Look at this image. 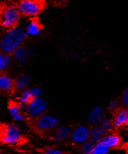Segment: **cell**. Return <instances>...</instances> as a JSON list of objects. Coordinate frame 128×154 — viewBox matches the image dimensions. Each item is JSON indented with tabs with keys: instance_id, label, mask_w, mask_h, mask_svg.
Segmentation results:
<instances>
[{
	"instance_id": "obj_1",
	"label": "cell",
	"mask_w": 128,
	"mask_h": 154,
	"mask_svg": "<svg viewBox=\"0 0 128 154\" xmlns=\"http://www.w3.org/2000/svg\"><path fill=\"white\" fill-rule=\"evenodd\" d=\"M25 28L21 25H16L8 29L0 38V51L9 54L22 46L26 37Z\"/></svg>"
},
{
	"instance_id": "obj_2",
	"label": "cell",
	"mask_w": 128,
	"mask_h": 154,
	"mask_svg": "<svg viewBox=\"0 0 128 154\" xmlns=\"http://www.w3.org/2000/svg\"><path fill=\"white\" fill-rule=\"evenodd\" d=\"M23 140L22 132L16 123H10L3 125L0 130V142L8 146L20 144Z\"/></svg>"
},
{
	"instance_id": "obj_3",
	"label": "cell",
	"mask_w": 128,
	"mask_h": 154,
	"mask_svg": "<svg viewBox=\"0 0 128 154\" xmlns=\"http://www.w3.org/2000/svg\"><path fill=\"white\" fill-rule=\"evenodd\" d=\"M20 16L18 6L14 4L5 5L0 10V25L4 28H12L18 25Z\"/></svg>"
},
{
	"instance_id": "obj_4",
	"label": "cell",
	"mask_w": 128,
	"mask_h": 154,
	"mask_svg": "<svg viewBox=\"0 0 128 154\" xmlns=\"http://www.w3.org/2000/svg\"><path fill=\"white\" fill-rule=\"evenodd\" d=\"M17 6L20 14L33 18L42 11L44 5L42 0H20Z\"/></svg>"
},
{
	"instance_id": "obj_5",
	"label": "cell",
	"mask_w": 128,
	"mask_h": 154,
	"mask_svg": "<svg viewBox=\"0 0 128 154\" xmlns=\"http://www.w3.org/2000/svg\"><path fill=\"white\" fill-rule=\"evenodd\" d=\"M59 120L52 115L45 114L35 120L34 128L38 132H52L59 126Z\"/></svg>"
},
{
	"instance_id": "obj_6",
	"label": "cell",
	"mask_w": 128,
	"mask_h": 154,
	"mask_svg": "<svg viewBox=\"0 0 128 154\" xmlns=\"http://www.w3.org/2000/svg\"><path fill=\"white\" fill-rule=\"evenodd\" d=\"M47 109L48 104L43 98H35L27 104L26 114L29 119L35 121L36 119L45 114Z\"/></svg>"
},
{
	"instance_id": "obj_7",
	"label": "cell",
	"mask_w": 128,
	"mask_h": 154,
	"mask_svg": "<svg viewBox=\"0 0 128 154\" xmlns=\"http://www.w3.org/2000/svg\"><path fill=\"white\" fill-rule=\"evenodd\" d=\"M89 128L85 125H80L76 126L71 130L70 139L72 142L75 144L81 145L89 140Z\"/></svg>"
},
{
	"instance_id": "obj_8",
	"label": "cell",
	"mask_w": 128,
	"mask_h": 154,
	"mask_svg": "<svg viewBox=\"0 0 128 154\" xmlns=\"http://www.w3.org/2000/svg\"><path fill=\"white\" fill-rule=\"evenodd\" d=\"M70 134H71V130L68 126L60 125L58 126L51 133L50 138L53 142L60 143L70 139Z\"/></svg>"
},
{
	"instance_id": "obj_9",
	"label": "cell",
	"mask_w": 128,
	"mask_h": 154,
	"mask_svg": "<svg viewBox=\"0 0 128 154\" xmlns=\"http://www.w3.org/2000/svg\"><path fill=\"white\" fill-rule=\"evenodd\" d=\"M14 60L18 64H24L30 57L34 55V52L31 48L21 46L12 53Z\"/></svg>"
},
{
	"instance_id": "obj_10",
	"label": "cell",
	"mask_w": 128,
	"mask_h": 154,
	"mask_svg": "<svg viewBox=\"0 0 128 154\" xmlns=\"http://www.w3.org/2000/svg\"><path fill=\"white\" fill-rule=\"evenodd\" d=\"M112 121L113 128L119 129L125 125L128 121V109H120L115 113Z\"/></svg>"
},
{
	"instance_id": "obj_11",
	"label": "cell",
	"mask_w": 128,
	"mask_h": 154,
	"mask_svg": "<svg viewBox=\"0 0 128 154\" xmlns=\"http://www.w3.org/2000/svg\"><path fill=\"white\" fill-rule=\"evenodd\" d=\"M104 118L103 109L100 106H95L89 112L87 117V123L91 126L98 125Z\"/></svg>"
},
{
	"instance_id": "obj_12",
	"label": "cell",
	"mask_w": 128,
	"mask_h": 154,
	"mask_svg": "<svg viewBox=\"0 0 128 154\" xmlns=\"http://www.w3.org/2000/svg\"><path fill=\"white\" fill-rule=\"evenodd\" d=\"M100 142L109 149H114L121 145V138L116 133H106Z\"/></svg>"
},
{
	"instance_id": "obj_13",
	"label": "cell",
	"mask_w": 128,
	"mask_h": 154,
	"mask_svg": "<svg viewBox=\"0 0 128 154\" xmlns=\"http://www.w3.org/2000/svg\"><path fill=\"white\" fill-rule=\"evenodd\" d=\"M30 80V76L28 74H20L14 80V89L20 92L24 91L28 87Z\"/></svg>"
},
{
	"instance_id": "obj_14",
	"label": "cell",
	"mask_w": 128,
	"mask_h": 154,
	"mask_svg": "<svg viewBox=\"0 0 128 154\" xmlns=\"http://www.w3.org/2000/svg\"><path fill=\"white\" fill-rule=\"evenodd\" d=\"M8 113H9L10 116L13 120L16 123L21 122L24 119V114L21 112L20 106L18 103L16 102H11L8 105Z\"/></svg>"
},
{
	"instance_id": "obj_15",
	"label": "cell",
	"mask_w": 128,
	"mask_h": 154,
	"mask_svg": "<svg viewBox=\"0 0 128 154\" xmlns=\"http://www.w3.org/2000/svg\"><path fill=\"white\" fill-rule=\"evenodd\" d=\"M14 88V80L8 74H0V91L8 93Z\"/></svg>"
},
{
	"instance_id": "obj_16",
	"label": "cell",
	"mask_w": 128,
	"mask_h": 154,
	"mask_svg": "<svg viewBox=\"0 0 128 154\" xmlns=\"http://www.w3.org/2000/svg\"><path fill=\"white\" fill-rule=\"evenodd\" d=\"M104 134L105 133L98 125L91 126V128H89V140H90L94 144L99 142L103 138Z\"/></svg>"
},
{
	"instance_id": "obj_17",
	"label": "cell",
	"mask_w": 128,
	"mask_h": 154,
	"mask_svg": "<svg viewBox=\"0 0 128 154\" xmlns=\"http://www.w3.org/2000/svg\"><path fill=\"white\" fill-rule=\"evenodd\" d=\"M40 29H41V27L39 23L36 20H32L27 23L25 30L27 35L35 37L40 33Z\"/></svg>"
},
{
	"instance_id": "obj_18",
	"label": "cell",
	"mask_w": 128,
	"mask_h": 154,
	"mask_svg": "<svg viewBox=\"0 0 128 154\" xmlns=\"http://www.w3.org/2000/svg\"><path fill=\"white\" fill-rule=\"evenodd\" d=\"M11 63V58L10 55L6 53H0V72H4L9 67Z\"/></svg>"
},
{
	"instance_id": "obj_19",
	"label": "cell",
	"mask_w": 128,
	"mask_h": 154,
	"mask_svg": "<svg viewBox=\"0 0 128 154\" xmlns=\"http://www.w3.org/2000/svg\"><path fill=\"white\" fill-rule=\"evenodd\" d=\"M33 100L29 92V89H25L21 91L20 95L18 97L19 104H28Z\"/></svg>"
},
{
	"instance_id": "obj_20",
	"label": "cell",
	"mask_w": 128,
	"mask_h": 154,
	"mask_svg": "<svg viewBox=\"0 0 128 154\" xmlns=\"http://www.w3.org/2000/svg\"><path fill=\"white\" fill-rule=\"evenodd\" d=\"M110 149L101 142L95 143L93 145L92 154H109Z\"/></svg>"
},
{
	"instance_id": "obj_21",
	"label": "cell",
	"mask_w": 128,
	"mask_h": 154,
	"mask_svg": "<svg viewBox=\"0 0 128 154\" xmlns=\"http://www.w3.org/2000/svg\"><path fill=\"white\" fill-rule=\"evenodd\" d=\"M98 126L103 130L104 133H107L109 132L113 128V124L112 120L109 119H102V121L100 122Z\"/></svg>"
},
{
	"instance_id": "obj_22",
	"label": "cell",
	"mask_w": 128,
	"mask_h": 154,
	"mask_svg": "<svg viewBox=\"0 0 128 154\" xmlns=\"http://www.w3.org/2000/svg\"><path fill=\"white\" fill-rule=\"evenodd\" d=\"M94 143L90 140L86 141L80 145L81 154H92V150Z\"/></svg>"
},
{
	"instance_id": "obj_23",
	"label": "cell",
	"mask_w": 128,
	"mask_h": 154,
	"mask_svg": "<svg viewBox=\"0 0 128 154\" xmlns=\"http://www.w3.org/2000/svg\"><path fill=\"white\" fill-rule=\"evenodd\" d=\"M29 92H30L32 99H35V98L40 97V96L41 95L42 90L40 87L35 86V87L31 88V89H29Z\"/></svg>"
},
{
	"instance_id": "obj_24",
	"label": "cell",
	"mask_w": 128,
	"mask_h": 154,
	"mask_svg": "<svg viewBox=\"0 0 128 154\" xmlns=\"http://www.w3.org/2000/svg\"><path fill=\"white\" fill-rule=\"evenodd\" d=\"M42 154H63V151L60 149L54 147H48L42 151Z\"/></svg>"
},
{
	"instance_id": "obj_25",
	"label": "cell",
	"mask_w": 128,
	"mask_h": 154,
	"mask_svg": "<svg viewBox=\"0 0 128 154\" xmlns=\"http://www.w3.org/2000/svg\"><path fill=\"white\" fill-rule=\"evenodd\" d=\"M121 102H122L125 109H128V87L126 88L123 92L122 96H121Z\"/></svg>"
},
{
	"instance_id": "obj_26",
	"label": "cell",
	"mask_w": 128,
	"mask_h": 154,
	"mask_svg": "<svg viewBox=\"0 0 128 154\" xmlns=\"http://www.w3.org/2000/svg\"><path fill=\"white\" fill-rule=\"evenodd\" d=\"M118 106V102L116 99L111 100L108 103V109L110 111H114L116 109L117 107Z\"/></svg>"
},
{
	"instance_id": "obj_27",
	"label": "cell",
	"mask_w": 128,
	"mask_h": 154,
	"mask_svg": "<svg viewBox=\"0 0 128 154\" xmlns=\"http://www.w3.org/2000/svg\"><path fill=\"white\" fill-rule=\"evenodd\" d=\"M56 1L59 4H65L68 2V0H56Z\"/></svg>"
},
{
	"instance_id": "obj_28",
	"label": "cell",
	"mask_w": 128,
	"mask_h": 154,
	"mask_svg": "<svg viewBox=\"0 0 128 154\" xmlns=\"http://www.w3.org/2000/svg\"><path fill=\"white\" fill-rule=\"evenodd\" d=\"M125 126V129L126 130H128V121H127V122L126 123H125V125H124Z\"/></svg>"
},
{
	"instance_id": "obj_29",
	"label": "cell",
	"mask_w": 128,
	"mask_h": 154,
	"mask_svg": "<svg viewBox=\"0 0 128 154\" xmlns=\"http://www.w3.org/2000/svg\"><path fill=\"white\" fill-rule=\"evenodd\" d=\"M0 104H1V100H0Z\"/></svg>"
}]
</instances>
